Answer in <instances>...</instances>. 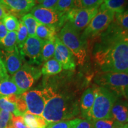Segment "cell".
Instances as JSON below:
<instances>
[{"label":"cell","mask_w":128,"mask_h":128,"mask_svg":"<svg viewBox=\"0 0 128 128\" xmlns=\"http://www.w3.org/2000/svg\"><path fill=\"white\" fill-rule=\"evenodd\" d=\"M126 128V124H124V126H121V127H118V128Z\"/></svg>","instance_id":"obj_43"},{"label":"cell","mask_w":128,"mask_h":128,"mask_svg":"<svg viewBox=\"0 0 128 128\" xmlns=\"http://www.w3.org/2000/svg\"><path fill=\"white\" fill-rule=\"evenodd\" d=\"M10 14L8 10L4 6H0V21H1L6 16Z\"/></svg>","instance_id":"obj_40"},{"label":"cell","mask_w":128,"mask_h":128,"mask_svg":"<svg viewBox=\"0 0 128 128\" xmlns=\"http://www.w3.org/2000/svg\"><path fill=\"white\" fill-rule=\"evenodd\" d=\"M8 32L7 31V28L3 24L2 20L0 21V42L6 36Z\"/></svg>","instance_id":"obj_39"},{"label":"cell","mask_w":128,"mask_h":128,"mask_svg":"<svg viewBox=\"0 0 128 128\" xmlns=\"http://www.w3.org/2000/svg\"><path fill=\"white\" fill-rule=\"evenodd\" d=\"M26 125L24 124L23 116L12 115V128H24Z\"/></svg>","instance_id":"obj_34"},{"label":"cell","mask_w":128,"mask_h":128,"mask_svg":"<svg viewBox=\"0 0 128 128\" xmlns=\"http://www.w3.org/2000/svg\"><path fill=\"white\" fill-rule=\"evenodd\" d=\"M44 42L36 36H28L23 47L19 49L23 60L29 65L42 63V50Z\"/></svg>","instance_id":"obj_11"},{"label":"cell","mask_w":128,"mask_h":128,"mask_svg":"<svg viewBox=\"0 0 128 128\" xmlns=\"http://www.w3.org/2000/svg\"><path fill=\"white\" fill-rule=\"evenodd\" d=\"M75 128H93V127L91 121L87 119H79Z\"/></svg>","instance_id":"obj_37"},{"label":"cell","mask_w":128,"mask_h":128,"mask_svg":"<svg viewBox=\"0 0 128 128\" xmlns=\"http://www.w3.org/2000/svg\"><path fill=\"white\" fill-rule=\"evenodd\" d=\"M7 76H8V74L6 71V67H5L4 64L1 58V54H0V79L6 77Z\"/></svg>","instance_id":"obj_38"},{"label":"cell","mask_w":128,"mask_h":128,"mask_svg":"<svg viewBox=\"0 0 128 128\" xmlns=\"http://www.w3.org/2000/svg\"><path fill=\"white\" fill-rule=\"evenodd\" d=\"M96 85L106 88L125 98L128 92V74L100 72L94 79Z\"/></svg>","instance_id":"obj_5"},{"label":"cell","mask_w":128,"mask_h":128,"mask_svg":"<svg viewBox=\"0 0 128 128\" xmlns=\"http://www.w3.org/2000/svg\"><path fill=\"white\" fill-rule=\"evenodd\" d=\"M23 93L9 76L0 79V97H7L12 94L20 95Z\"/></svg>","instance_id":"obj_17"},{"label":"cell","mask_w":128,"mask_h":128,"mask_svg":"<svg viewBox=\"0 0 128 128\" xmlns=\"http://www.w3.org/2000/svg\"><path fill=\"white\" fill-rule=\"evenodd\" d=\"M75 0H58L55 10L62 14H65L74 6Z\"/></svg>","instance_id":"obj_32"},{"label":"cell","mask_w":128,"mask_h":128,"mask_svg":"<svg viewBox=\"0 0 128 128\" xmlns=\"http://www.w3.org/2000/svg\"><path fill=\"white\" fill-rule=\"evenodd\" d=\"M28 37V32L26 27L20 20H19V26L17 31V46L18 50L23 47Z\"/></svg>","instance_id":"obj_27"},{"label":"cell","mask_w":128,"mask_h":128,"mask_svg":"<svg viewBox=\"0 0 128 128\" xmlns=\"http://www.w3.org/2000/svg\"><path fill=\"white\" fill-rule=\"evenodd\" d=\"M115 12L108 10L98 9V12L85 28L81 35L83 40L96 38L102 34L109 26L114 19Z\"/></svg>","instance_id":"obj_6"},{"label":"cell","mask_w":128,"mask_h":128,"mask_svg":"<svg viewBox=\"0 0 128 128\" xmlns=\"http://www.w3.org/2000/svg\"><path fill=\"white\" fill-rule=\"evenodd\" d=\"M110 118L123 124L128 123V101L118 98L112 108Z\"/></svg>","instance_id":"obj_16"},{"label":"cell","mask_w":128,"mask_h":128,"mask_svg":"<svg viewBox=\"0 0 128 128\" xmlns=\"http://www.w3.org/2000/svg\"><path fill=\"white\" fill-rule=\"evenodd\" d=\"M57 30L52 26L38 23L36 30V36L42 41H54L56 37Z\"/></svg>","instance_id":"obj_18"},{"label":"cell","mask_w":128,"mask_h":128,"mask_svg":"<svg viewBox=\"0 0 128 128\" xmlns=\"http://www.w3.org/2000/svg\"></svg>","instance_id":"obj_48"},{"label":"cell","mask_w":128,"mask_h":128,"mask_svg":"<svg viewBox=\"0 0 128 128\" xmlns=\"http://www.w3.org/2000/svg\"><path fill=\"white\" fill-rule=\"evenodd\" d=\"M103 1H104V0H103Z\"/></svg>","instance_id":"obj_47"},{"label":"cell","mask_w":128,"mask_h":128,"mask_svg":"<svg viewBox=\"0 0 128 128\" xmlns=\"http://www.w3.org/2000/svg\"><path fill=\"white\" fill-rule=\"evenodd\" d=\"M94 101L90 115V121L110 119L112 108L116 100L120 98L116 93L106 88L94 85Z\"/></svg>","instance_id":"obj_3"},{"label":"cell","mask_w":128,"mask_h":128,"mask_svg":"<svg viewBox=\"0 0 128 128\" xmlns=\"http://www.w3.org/2000/svg\"><path fill=\"white\" fill-rule=\"evenodd\" d=\"M103 0H75L74 8H98Z\"/></svg>","instance_id":"obj_26"},{"label":"cell","mask_w":128,"mask_h":128,"mask_svg":"<svg viewBox=\"0 0 128 128\" xmlns=\"http://www.w3.org/2000/svg\"><path fill=\"white\" fill-rule=\"evenodd\" d=\"M126 6L127 0H104L98 9L108 10L115 13H120L126 10Z\"/></svg>","instance_id":"obj_20"},{"label":"cell","mask_w":128,"mask_h":128,"mask_svg":"<svg viewBox=\"0 0 128 128\" xmlns=\"http://www.w3.org/2000/svg\"><path fill=\"white\" fill-rule=\"evenodd\" d=\"M27 106V112L42 116L50 93L46 87L42 90H31L22 94Z\"/></svg>","instance_id":"obj_7"},{"label":"cell","mask_w":128,"mask_h":128,"mask_svg":"<svg viewBox=\"0 0 128 128\" xmlns=\"http://www.w3.org/2000/svg\"><path fill=\"white\" fill-rule=\"evenodd\" d=\"M34 1L35 3H36V4H38V5H39L44 2V0H34Z\"/></svg>","instance_id":"obj_41"},{"label":"cell","mask_w":128,"mask_h":128,"mask_svg":"<svg viewBox=\"0 0 128 128\" xmlns=\"http://www.w3.org/2000/svg\"><path fill=\"white\" fill-rule=\"evenodd\" d=\"M30 13L39 23L55 27L57 31L66 23L65 14L59 12L55 10L46 8L39 5L35 6Z\"/></svg>","instance_id":"obj_10"},{"label":"cell","mask_w":128,"mask_h":128,"mask_svg":"<svg viewBox=\"0 0 128 128\" xmlns=\"http://www.w3.org/2000/svg\"><path fill=\"white\" fill-rule=\"evenodd\" d=\"M92 124L93 128H116L124 125L111 118L94 120L92 121Z\"/></svg>","instance_id":"obj_24"},{"label":"cell","mask_w":128,"mask_h":128,"mask_svg":"<svg viewBox=\"0 0 128 128\" xmlns=\"http://www.w3.org/2000/svg\"><path fill=\"white\" fill-rule=\"evenodd\" d=\"M58 2V0H44L42 4H39V6L46 8L55 10Z\"/></svg>","instance_id":"obj_36"},{"label":"cell","mask_w":128,"mask_h":128,"mask_svg":"<svg viewBox=\"0 0 128 128\" xmlns=\"http://www.w3.org/2000/svg\"><path fill=\"white\" fill-rule=\"evenodd\" d=\"M0 109L10 112L14 116H23L17 109L16 103L9 102L4 97H0Z\"/></svg>","instance_id":"obj_29"},{"label":"cell","mask_w":128,"mask_h":128,"mask_svg":"<svg viewBox=\"0 0 128 128\" xmlns=\"http://www.w3.org/2000/svg\"><path fill=\"white\" fill-rule=\"evenodd\" d=\"M46 87L50 92V98L46 102L42 116L48 124L69 120L80 114L77 91L73 87L55 81Z\"/></svg>","instance_id":"obj_2"},{"label":"cell","mask_w":128,"mask_h":128,"mask_svg":"<svg viewBox=\"0 0 128 128\" xmlns=\"http://www.w3.org/2000/svg\"><path fill=\"white\" fill-rule=\"evenodd\" d=\"M79 119H74L69 120L56 122L48 124L46 128H75Z\"/></svg>","instance_id":"obj_31"},{"label":"cell","mask_w":128,"mask_h":128,"mask_svg":"<svg viewBox=\"0 0 128 128\" xmlns=\"http://www.w3.org/2000/svg\"><path fill=\"white\" fill-rule=\"evenodd\" d=\"M12 113L0 109V128H12Z\"/></svg>","instance_id":"obj_33"},{"label":"cell","mask_w":128,"mask_h":128,"mask_svg":"<svg viewBox=\"0 0 128 128\" xmlns=\"http://www.w3.org/2000/svg\"><path fill=\"white\" fill-rule=\"evenodd\" d=\"M98 8H73L65 14L66 22L80 32L87 27L98 12Z\"/></svg>","instance_id":"obj_8"},{"label":"cell","mask_w":128,"mask_h":128,"mask_svg":"<svg viewBox=\"0 0 128 128\" xmlns=\"http://www.w3.org/2000/svg\"><path fill=\"white\" fill-rule=\"evenodd\" d=\"M126 128H128V124H126Z\"/></svg>","instance_id":"obj_45"},{"label":"cell","mask_w":128,"mask_h":128,"mask_svg":"<svg viewBox=\"0 0 128 128\" xmlns=\"http://www.w3.org/2000/svg\"><path fill=\"white\" fill-rule=\"evenodd\" d=\"M0 6H4V1H3V0H0Z\"/></svg>","instance_id":"obj_42"},{"label":"cell","mask_w":128,"mask_h":128,"mask_svg":"<svg viewBox=\"0 0 128 128\" xmlns=\"http://www.w3.org/2000/svg\"><path fill=\"white\" fill-rule=\"evenodd\" d=\"M39 69L29 65L23 64V66L12 76V79L23 92L29 90L35 81L41 76Z\"/></svg>","instance_id":"obj_9"},{"label":"cell","mask_w":128,"mask_h":128,"mask_svg":"<svg viewBox=\"0 0 128 128\" xmlns=\"http://www.w3.org/2000/svg\"><path fill=\"white\" fill-rule=\"evenodd\" d=\"M24 128H28V126H26V127H25Z\"/></svg>","instance_id":"obj_46"},{"label":"cell","mask_w":128,"mask_h":128,"mask_svg":"<svg viewBox=\"0 0 128 128\" xmlns=\"http://www.w3.org/2000/svg\"><path fill=\"white\" fill-rule=\"evenodd\" d=\"M55 51V40L44 42L42 50V61L52 59L54 56Z\"/></svg>","instance_id":"obj_25"},{"label":"cell","mask_w":128,"mask_h":128,"mask_svg":"<svg viewBox=\"0 0 128 128\" xmlns=\"http://www.w3.org/2000/svg\"><path fill=\"white\" fill-rule=\"evenodd\" d=\"M54 57L61 64L64 70L74 71L76 69V64L74 56L58 36L55 38V51Z\"/></svg>","instance_id":"obj_12"},{"label":"cell","mask_w":128,"mask_h":128,"mask_svg":"<svg viewBox=\"0 0 128 128\" xmlns=\"http://www.w3.org/2000/svg\"><path fill=\"white\" fill-rule=\"evenodd\" d=\"M0 54L8 74L13 76L24 64L23 58L17 47L10 52L1 50Z\"/></svg>","instance_id":"obj_13"},{"label":"cell","mask_w":128,"mask_h":128,"mask_svg":"<svg viewBox=\"0 0 128 128\" xmlns=\"http://www.w3.org/2000/svg\"><path fill=\"white\" fill-rule=\"evenodd\" d=\"M79 33L68 22H66L60 28L57 36L65 46L71 51L77 60L78 65H82L86 62L87 57L86 42L83 40Z\"/></svg>","instance_id":"obj_4"},{"label":"cell","mask_w":128,"mask_h":128,"mask_svg":"<svg viewBox=\"0 0 128 128\" xmlns=\"http://www.w3.org/2000/svg\"><path fill=\"white\" fill-rule=\"evenodd\" d=\"M3 1L10 14L17 18L28 14L36 6L34 0H3Z\"/></svg>","instance_id":"obj_14"},{"label":"cell","mask_w":128,"mask_h":128,"mask_svg":"<svg viewBox=\"0 0 128 128\" xmlns=\"http://www.w3.org/2000/svg\"><path fill=\"white\" fill-rule=\"evenodd\" d=\"M20 20L26 27L28 36H36V30L39 22L34 16L30 13H28L22 16Z\"/></svg>","instance_id":"obj_23"},{"label":"cell","mask_w":128,"mask_h":128,"mask_svg":"<svg viewBox=\"0 0 128 128\" xmlns=\"http://www.w3.org/2000/svg\"><path fill=\"white\" fill-rule=\"evenodd\" d=\"M1 50L10 52L17 46V32H8L6 36L0 42Z\"/></svg>","instance_id":"obj_22"},{"label":"cell","mask_w":128,"mask_h":128,"mask_svg":"<svg viewBox=\"0 0 128 128\" xmlns=\"http://www.w3.org/2000/svg\"><path fill=\"white\" fill-rule=\"evenodd\" d=\"M8 32H17L19 26L18 18L11 14H8L2 20Z\"/></svg>","instance_id":"obj_28"},{"label":"cell","mask_w":128,"mask_h":128,"mask_svg":"<svg viewBox=\"0 0 128 128\" xmlns=\"http://www.w3.org/2000/svg\"><path fill=\"white\" fill-rule=\"evenodd\" d=\"M114 21L122 29L128 34V10L115 14Z\"/></svg>","instance_id":"obj_30"},{"label":"cell","mask_w":128,"mask_h":128,"mask_svg":"<svg viewBox=\"0 0 128 128\" xmlns=\"http://www.w3.org/2000/svg\"><path fill=\"white\" fill-rule=\"evenodd\" d=\"M24 124L30 128H46L48 123L42 116L35 115L26 112L23 114Z\"/></svg>","instance_id":"obj_19"},{"label":"cell","mask_w":128,"mask_h":128,"mask_svg":"<svg viewBox=\"0 0 128 128\" xmlns=\"http://www.w3.org/2000/svg\"><path fill=\"white\" fill-rule=\"evenodd\" d=\"M92 50L101 72L128 74V34L115 22L98 35Z\"/></svg>","instance_id":"obj_1"},{"label":"cell","mask_w":128,"mask_h":128,"mask_svg":"<svg viewBox=\"0 0 128 128\" xmlns=\"http://www.w3.org/2000/svg\"><path fill=\"white\" fill-rule=\"evenodd\" d=\"M94 93L92 87L88 88L83 92L80 99V111L81 116L90 121V115L93 106Z\"/></svg>","instance_id":"obj_15"},{"label":"cell","mask_w":128,"mask_h":128,"mask_svg":"<svg viewBox=\"0 0 128 128\" xmlns=\"http://www.w3.org/2000/svg\"><path fill=\"white\" fill-rule=\"evenodd\" d=\"M62 71V66L55 58H52L44 62L41 69V73L45 76H52L58 74Z\"/></svg>","instance_id":"obj_21"},{"label":"cell","mask_w":128,"mask_h":128,"mask_svg":"<svg viewBox=\"0 0 128 128\" xmlns=\"http://www.w3.org/2000/svg\"><path fill=\"white\" fill-rule=\"evenodd\" d=\"M126 9L128 10V0H127V6H126Z\"/></svg>","instance_id":"obj_44"},{"label":"cell","mask_w":128,"mask_h":128,"mask_svg":"<svg viewBox=\"0 0 128 128\" xmlns=\"http://www.w3.org/2000/svg\"><path fill=\"white\" fill-rule=\"evenodd\" d=\"M16 104L17 109L22 114H23L27 112V106L22 94L18 95L17 100H16Z\"/></svg>","instance_id":"obj_35"}]
</instances>
